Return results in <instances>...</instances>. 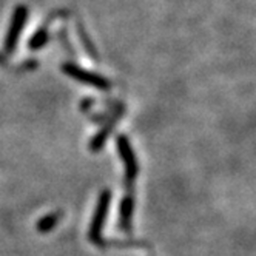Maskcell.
<instances>
[{"label":"cell","instance_id":"6da1fadb","mask_svg":"<svg viewBox=\"0 0 256 256\" xmlns=\"http://www.w3.org/2000/svg\"><path fill=\"white\" fill-rule=\"evenodd\" d=\"M110 200H112V193L110 190H105L100 193L99 196V202L96 207V212L93 214V219H91V226H90V241L94 242L99 247L105 246V241L102 240V228L105 224V218L108 214V207H110Z\"/></svg>","mask_w":256,"mask_h":256},{"label":"cell","instance_id":"7a4b0ae2","mask_svg":"<svg viewBox=\"0 0 256 256\" xmlns=\"http://www.w3.org/2000/svg\"><path fill=\"white\" fill-rule=\"evenodd\" d=\"M26 17H28V8L24 5L16 6L14 14H12V19H11V25L10 30L6 32V38H5V52L6 54H12L16 50V45L19 42L20 38V32L25 26L26 22Z\"/></svg>","mask_w":256,"mask_h":256},{"label":"cell","instance_id":"3957f363","mask_svg":"<svg viewBox=\"0 0 256 256\" xmlns=\"http://www.w3.org/2000/svg\"><path fill=\"white\" fill-rule=\"evenodd\" d=\"M64 71L65 74H68L70 78L76 79L82 84H86L90 86H94V88H99V90H110L112 84H110L108 79L99 76V74H94V72H90L74 64H65L64 65Z\"/></svg>","mask_w":256,"mask_h":256},{"label":"cell","instance_id":"277c9868","mask_svg":"<svg viewBox=\"0 0 256 256\" xmlns=\"http://www.w3.org/2000/svg\"><path fill=\"white\" fill-rule=\"evenodd\" d=\"M116 144H118V150L125 167V179L126 182H132L138 176V172H139V166H138L134 152L132 148V144L125 136H119L116 139Z\"/></svg>","mask_w":256,"mask_h":256},{"label":"cell","instance_id":"5b68a950","mask_svg":"<svg viewBox=\"0 0 256 256\" xmlns=\"http://www.w3.org/2000/svg\"><path fill=\"white\" fill-rule=\"evenodd\" d=\"M124 114V106H120L119 108V112H116L114 114H113V118L110 119L108 122H105V125L102 126V130L91 139V142H90V150L91 152H99L102 147H104V144H105V140H106V138L110 136V133H112V130L114 128V125H116V122L120 119V116Z\"/></svg>","mask_w":256,"mask_h":256},{"label":"cell","instance_id":"8992f818","mask_svg":"<svg viewBox=\"0 0 256 256\" xmlns=\"http://www.w3.org/2000/svg\"><path fill=\"white\" fill-rule=\"evenodd\" d=\"M134 208V199L133 194H126L120 202V213H119V224L122 230L132 228V218Z\"/></svg>","mask_w":256,"mask_h":256},{"label":"cell","instance_id":"52a82bcc","mask_svg":"<svg viewBox=\"0 0 256 256\" xmlns=\"http://www.w3.org/2000/svg\"><path fill=\"white\" fill-rule=\"evenodd\" d=\"M48 39H50L48 30H46V26H42L40 30L36 31V34L32 36L31 40L28 42V46H30V50H32V51L40 50V48L48 42Z\"/></svg>","mask_w":256,"mask_h":256},{"label":"cell","instance_id":"ba28073f","mask_svg":"<svg viewBox=\"0 0 256 256\" xmlns=\"http://www.w3.org/2000/svg\"><path fill=\"white\" fill-rule=\"evenodd\" d=\"M59 216H60V213H51V214L42 218L40 221H39V224H38L39 232H44L45 233V232H50L51 228L56 227V224L59 221Z\"/></svg>","mask_w":256,"mask_h":256},{"label":"cell","instance_id":"9c48e42d","mask_svg":"<svg viewBox=\"0 0 256 256\" xmlns=\"http://www.w3.org/2000/svg\"><path fill=\"white\" fill-rule=\"evenodd\" d=\"M4 62V58H2V54H0V64H2Z\"/></svg>","mask_w":256,"mask_h":256}]
</instances>
